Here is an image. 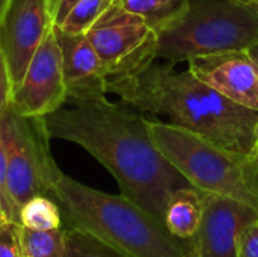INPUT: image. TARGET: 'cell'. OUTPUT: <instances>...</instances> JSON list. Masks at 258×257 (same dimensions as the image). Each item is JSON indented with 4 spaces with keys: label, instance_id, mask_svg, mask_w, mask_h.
Returning a JSON list of instances; mask_svg holds the SVG:
<instances>
[{
    "label": "cell",
    "instance_id": "cell-1",
    "mask_svg": "<svg viewBox=\"0 0 258 257\" xmlns=\"http://www.w3.org/2000/svg\"><path fill=\"white\" fill-rule=\"evenodd\" d=\"M44 124L51 139L85 148L115 177L121 195L162 224L172 192L192 186L156 147L148 118L124 103L106 95L67 100L44 117Z\"/></svg>",
    "mask_w": 258,
    "mask_h": 257
},
{
    "label": "cell",
    "instance_id": "cell-2",
    "mask_svg": "<svg viewBox=\"0 0 258 257\" xmlns=\"http://www.w3.org/2000/svg\"><path fill=\"white\" fill-rule=\"evenodd\" d=\"M104 91L144 115H165L171 124L219 147L246 155L254 148L258 111L230 101L189 68L175 70L174 62L153 61L128 74L109 77Z\"/></svg>",
    "mask_w": 258,
    "mask_h": 257
},
{
    "label": "cell",
    "instance_id": "cell-3",
    "mask_svg": "<svg viewBox=\"0 0 258 257\" xmlns=\"http://www.w3.org/2000/svg\"><path fill=\"white\" fill-rule=\"evenodd\" d=\"M63 226L79 227L132 257H186L183 241L124 195L89 188L60 173L53 189Z\"/></svg>",
    "mask_w": 258,
    "mask_h": 257
},
{
    "label": "cell",
    "instance_id": "cell-4",
    "mask_svg": "<svg viewBox=\"0 0 258 257\" xmlns=\"http://www.w3.org/2000/svg\"><path fill=\"white\" fill-rule=\"evenodd\" d=\"M148 130L159 151L194 188L231 197L258 212V162L251 155L156 118L148 120Z\"/></svg>",
    "mask_w": 258,
    "mask_h": 257
},
{
    "label": "cell",
    "instance_id": "cell-5",
    "mask_svg": "<svg viewBox=\"0 0 258 257\" xmlns=\"http://www.w3.org/2000/svg\"><path fill=\"white\" fill-rule=\"evenodd\" d=\"M258 39V15L236 0H189L186 12L157 32L156 59L174 64L246 50Z\"/></svg>",
    "mask_w": 258,
    "mask_h": 257
},
{
    "label": "cell",
    "instance_id": "cell-6",
    "mask_svg": "<svg viewBox=\"0 0 258 257\" xmlns=\"http://www.w3.org/2000/svg\"><path fill=\"white\" fill-rule=\"evenodd\" d=\"M8 155V188L21 208L36 195L53 198L60 170L50 153V136L44 118L23 117L11 108L0 117Z\"/></svg>",
    "mask_w": 258,
    "mask_h": 257
},
{
    "label": "cell",
    "instance_id": "cell-7",
    "mask_svg": "<svg viewBox=\"0 0 258 257\" xmlns=\"http://www.w3.org/2000/svg\"><path fill=\"white\" fill-rule=\"evenodd\" d=\"M86 38L104 65L106 79L128 74L156 61L157 32L145 18L115 0L86 32Z\"/></svg>",
    "mask_w": 258,
    "mask_h": 257
},
{
    "label": "cell",
    "instance_id": "cell-8",
    "mask_svg": "<svg viewBox=\"0 0 258 257\" xmlns=\"http://www.w3.org/2000/svg\"><path fill=\"white\" fill-rule=\"evenodd\" d=\"M67 98L62 53L51 29L30 59L23 80L14 88L11 109L23 117L44 118L62 108Z\"/></svg>",
    "mask_w": 258,
    "mask_h": 257
},
{
    "label": "cell",
    "instance_id": "cell-9",
    "mask_svg": "<svg viewBox=\"0 0 258 257\" xmlns=\"http://www.w3.org/2000/svg\"><path fill=\"white\" fill-rule=\"evenodd\" d=\"M53 26L47 0H8L0 17V50L14 88L23 80L30 59Z\"/></svg>",
    "mask_w": 258,
    "mask_h": 257
},
{
    "label": "cell",
    "instance_id": "cell-10",
    "mask_svg": "<svg viewBox=\"0 0 258 257\" xmlns=\"http://www.w3.org/2000/svg\"><path fill=\"white\" fill-rule=\"evenodd\" d=\"M203 218L189 241L194 257H237L242 232L258 220V212L231 197L204 192Z\"/></svg>",
    "mask_w": 258,
    "mask_h": 257
},
{
    "label": "cell",
    "instance_id": "cell-11",
    "mask_svg": "<svg viewBox=\"0 0 258 257\" xmlns=\"http://www.w3.org/2000/svg\"><path fill=\"white\" fill-rule=\"evenodd\" d=\"M189 71L230 101L258 111V73L245 50L194 58Z\"/></svg>",
    "mask_w": 258,
    "mask_h": 257
},
{
    "label": "cell",
    "instance_id": "cell-12",
    "mask_svg": "<svg viewBox=\"0 0 258 257\" xmlns=\"http://www.w3.org/2000/svg\"><path fill=\"white\" fill-rule=\"evenodd\" d=\"M53 32L62 53L67 100L106 95V70L86 35L67 33L56 24Z\"/></svg>",
    "mask_w": 258,
    "mask_h": 257
},
{
    "label": "cell",
    "instance_id": "cell-13",
    "mask_svg": "<svg viewBox=\"0 0 258 257\" xmlns=\"http://www.w3.org/2000/svg\"><path fill=\"white\" fill-rule=\"evenodd\" d=\"M203 218V194L194 186L172 192L165 212V227L178 239L190 241Z\"/></svg>",
    "mask_w": 258,
    "mask_h": 257
},
{
    "label": "cell",
    "instance_id": "cell-14",
    "mask_svg": "<svg viewBox=\"0 0 258 257\" xmlns=\"http://www.w3.org/2000/svg\"><path fill=\"white\" fill-rule=\"evenodd\" d=\"M127 11L141 15L156 30L165 29L168 24L180 18L187 6L189 0H115Z\"/></svg>",
    "mask_w": 258,
    "mask_h": 257
},
{
    "label": "cell",
    "instance_id": "cell-15",
    "mask_svg": "<svg viewBox=\"0 0 258 257\" xmlns=\"http://www.w3.org/2000/svg\"><path fill=\"white\" fill-rule=\"evenodd\" d=\"M20 224L32 230H53L63 227V218L54 198L36 195L20 208Z\"/></svg>",
    "mask_w": 258,
    "mask_h": 257
},
{
    "label": "cell",
    "instance_id": "cell-16",
    "mask_svg": "<svg viewBox=\"0 0 258 257\" xmlns=\"http://www.w3.org/2000/svg\"><path fill=\"white\" fill-rule=\"evenodd\" d=\"M21 247L23 257H65L63 227L53 230H32L21 226Z\"/></svg>",
    "mask_w": 258,
    "mask_h": 257
},
{
    "label": "cell",
    "instance_id": "cell-17",
    "mask_svg": "<svg viewBox=\"0 0 258 257\" xmlns=\"http://www.w3.org/2000/svg\"><path fill=\"white\" fill-rule=\"evenodd\" d=\"M63 232L65 257H132L79 227L63 226Z\"/></svg>",
    "mask_w": 258,
    "mask_h": 257
},
{
    "label": "cell",
    "instance_id": "cell-18",
    "mask_svg": "<svg viewBox=\"0 0 258 257\" xmlns=\"http://www.w3.org/2000/svg\"><path fill=\"white\" fill-rule=\"evenodd\" d=\"M112 0H80L65 15L59 26L63 32L73 35H86L92 24L109 8Z\"/></svg>",
    "mask_w": 258,
    "mask_h": 257
},
{
    "label": "cell",
    "instance_id": "cell-19",
    "mask_svg": "<svg viewBox=\"0 0 258 257\" xmlns=\"http://www.w3.org/2000/svg\"><path fill=\"white\" fill-rule=\"evenodd\" d=\"M0 201L6 221H14L20 224V208L12 200L8 188V155H6V144H5L2 124H0Z\"/></svg>",
    "mask_w": 258,
    "mask_h": 257
},
{
    "label": "cell",
    "instance_id": "cell-20",
    "mask_svg": "<svg viewBox=\"0 0 258 257\" xmlns=\"http://www.w3.org/2000/svg\"><path fill=\"white\" fill-rule=\"evenodd\" d=\"M0 257H23L21 224L14 221L0 223Z\"/></svg>",
    "mask_w": 258,
    "mask_h": 257
},
{
    "label": "cell",
    "instance_id": "cell-21",
    "mask_svg": "<svg viewBox=\"0 0 258 257\" xmlns=\"http://www.w3.org/2000/svg\"><path fill=\"white\" fill-rule=\"evenodd\" d=\"M237 257H258V220L242 232L237 242Z\"/></svg>",
    "mask_w": 258,
    "mask_h": 257
},
{
    "label": "cell",
    "instance_id": "cell-22",
    "mask_svg": "<svg viewBox=\"0 0 258 257\" xmlns=\"http://www.w3.org/2000/svg\"><path fill=\"white\" fill-rule=\"evenodd\" d=\"M12 80L11 74L5 61V56L0 50V117L11 108V98H12Z\"/></svg>",
    "mask_w": 258,
    "mask_h": 257
},
{
    "label": "cell",
    "instance_id": "cell-23",
    "mask_svg": "<svg viewBox=\"0 0 258 257\" xmlns=\"http://www.w3.org/2000/svg\"><path fill=\"white\" fill-rule=\"evenodd\" d=\"M80 0H59L56 12H54V24H60L65 15L71 11V8Z\"/></svg>",
    "mask_w": 258,
    "mask_h": 257
},
{
    "label": "cell",
    "instance_id": "cell-24",
    "mask_svg": "<svg viewBox=\"0 0 258 257\" xmlns=\"http://www.w3.org/2000/svg\"><path fill=\"white\" fill-rule=\"evenodd\" d=\"M245 52H246L248 58L251 59V62L254 64V67H255V70H257L258 73V39L254 44H251Z\"/></svg>",
    "mask_w": 258,
    "mask_h": 257
},
{
    "label": "cell",
    "instance_id": "cell-25",
    "mask_svg": "<svg viewBox=\"0 0 258 257\" xmlns=\"http://www.w3.org/2000/svg\"><path fill=\"white\" fill-rule=\"evenodd\" d=\"M236 2H239L242 6H245L246 9L258 15V0H236Z\"/></svg>",
    "mask_w": 258,
    "mask_h": 257
},
{
    "label": "cell",
    "instance_id": "cell-26",
    "mask_svg": "<svg viewBox=\"0 0 258 257\" xmlns=\"http://www.w3.org/2000/svg\"><path fill=\"white\" fill-rule=\"evenodd\" d=\"M251 156L258 162V123L255 126V141H254V148L251 151Z\"/></svg>",
    "mask_w": 258,
    "mask_h": 257
},
{
    "label": "cell",
    "instance_id": "cell-27",
    "mask_svg": "<svg viewBox=\"0 0 258 257\" xmlns=\"http://www.w3.org/2000/svg\"><path fill=\"white\" fill-rule=\"evenodd\" d=\"M47 2H48V5H50V8H51L53 18H54V12H56V8H57V3H59V0H47Z\"/></svg>",
    "mask_w": 258,
    "mask_h": 257
},
{
    "label": "cell",
    "instance_id": "cell-28",
    "mask_svg": "<svg viewBox=\"0 0 258 257\" xmlns=\"http://www.w3.org/2000/svg\"><path fill=\"white\" fill-rule=\"evenodd\" d=\"M6 3H8V0H0V17H2V14H3V11L6 8Z\"/></svg>",
    "mask_w": 258,
    "mask_h": 257
},
{
    "label": "cell",
    "instance_id": "cell-29",
    "mask_svg": "<svg viewBox=\"0 0 258 257\" xmlns=\"http://www.w3.org/2000/svg\"><path fill=\"white\" fill-rule=\"evenodd\" d=\"M6 221V217H5V212H3V208H2V201H0V223Z\"/></svg>",
    "mask_w": 258,
    "mask_h": 257
},
{
    "label": "cell",
    "instance_id": "cell-30",
    "mask_svg": "<svg viewBox=\"0 0 258 257\" xmlns=\"http://www.w3.org/2000/svg\"><path fill=\"white\" fill-rule=\"evenodd\" d=\"M186 257H194V256H190V254H187V256H186Z\"/></svg>",
    "mask_w": 258,
    "mask_h": 257
}]
</instances>
